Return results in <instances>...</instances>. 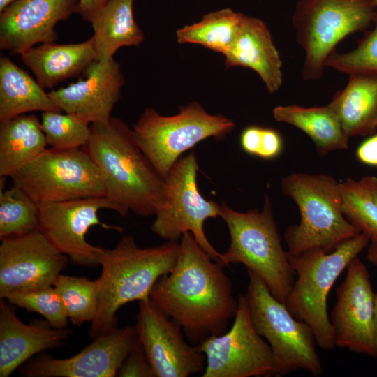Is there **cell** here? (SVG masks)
Returning <instances> with one entry per match:
<instances>
[{"mask_svg":"<svg viewBox=\"0 0 377 377\" xmlns=\"http://www.w3.org/2000/svg\"><path fill=\"white\" fill-rule=\"evenodd\" d=\"M173 269L153 286L149 297L198 345L227 331L238 300L223 265L213 260L191 232L181 237Z\"/></svg>","mask_w":377,"mask_h":377,"instance_id":"1","label":"cell"},{"mask_svg":"<svg viewBox=\"0 0 377 377\" xmlns=\"http://www.w3.org/2000/svg\"><path fill=\"white\" fill-rule=\"evenodd\" d=\"M96 164L106 197L122 216L155 215L166 202V182L137 145L133 130L111 117L91 124V135L82 147Z\"/></svg>","mask_w":377,"mask_h":377,"instance_id":"2","label":"cell"},{"mask_svg":"<svg viewBox=\"0 0 377 377\" xmlns=\"http://www.w3.org/2000/svg\"><path fill=\"white\" fill-rule=\"evenodd\" d=\"M177 242L151 247L138 246L131 235L124 236L110 249H104L98 278L100 297L90 336L96 337L117 327V311L124 304L147 299L156 282L169 273L179 254Z\"/></svg>","mask_w":377,"mask_h":377,"instance_id":"3","label":"cell"},{"mask_svg":"<svg viewBox=\"0 0 377 377\" xmlns=\"http://www.w3.org/2000/svg\"><path fill=\"white\" fill-rule=\"evenodd\" d=\"M220 217L228 226L230 244L219 263L223 266L243 264L265 282L275 298L284 303L295 274L282 247L269 197L265 195L260 211L238 212L223 202Z\"/></svg>","mask_w":377,"mask_h":377,"instance_id":"4","label":"cell"},{"mask_svg":"<svg viewBox=\"0 0 377 377\" xmlns=\"http://www.w3.org/2000/svg\"><path fill=\"white\" fill-rule=\"evenodd\" d=\"M281 186L300 213V223L284 232L287 252L317 249L331 252L360 233L343 214L340 183L333 177L293 172L282 179Z\"/></svg>","mask_w":377,"mask_h":377,"instance_id":"5","label":"cell"},{"mask_svg":"<svg viewBox=\"0 0 377 377\" xmlns=\"http://www.w3.org/2000/svg\"><path fill=\"white\" fill-rule=\"evenodd\" d=\"M369 243V237L360 232L331 252L318 249L287 252L297 278L284 304L293 317L311 327L322 349L336 347L327 309L329 293L342 272Z\"/></svg>","mask_w":377,"mask_h":377,"instance_id":"6","label":"cell"},{"mask_svg":"<svg viewBox=\"0 0 377 377\" xmlns=\"http://www.w3.org/2000/svg\"><path fill=\"white\" fill-rule=\"evenodd\" d=\"M235 128L233 120L211 114L193 101L172 116L146 108L134 124L133 133L140 149L165 179L185 151L207 138H225Z\"/></svg>","mask_w":377,"mask_h":377,"instance_id":"7","label":"cell"},{"mask_svg":"<svg viewBox=\"0 0 377 377\" xmlns=\"http://www.w3.org/2000/svg\"><path fill=\"white\" fill-rule=\"evenodd\" d=\"M246 271L249 282L245 296L250 317L256 331L272 348L279 376L297 370L320 376L323 367L311 327L293 317L257 274Z\"/></svg>","mask_w":377,"mask_h":377,"instance_id":"8","label":"cell"},{"mask_svg":"<svg viewBox=\"0 0 377 377\" xmlns=\"http://www.w3.org/2000/svg\"><path fill=\"white\" fill-rule=\"evenodd\" d=\"M371 0H300L293 16L297 40L305 51L302 77L318 79L337 43L374 22Z\"/></svg>","mask_w":377,"mask_h":377,"instance_id":"9","label":"cell"},{"mask_svg":"<svg viewBox=\"0 0 377 377\" xmlns=\"http://www.w3.org/2000/svg\"><path fill=\"white\" fill-rule=\"evenodd\" d=\"M11 179L38 204L106 196L98 170L82 148H46Z\"/></svg>","mask_w":377,"mask_h":377,"instance_id":"10","label":"cell"},{"mask_svg":"<svg viewBox=\"0 0 377 377\" xmlns=\"http://www.w3.org/2000/svg\"><path fill=\"white\" fill-rule=\"evenodd\" d=\"M199 170L194 151L181 157L165 177L166 202L155 214L151 230L159 237L177 242L185 232H191L211 258L219 262L222 253L208 240L204 224L208 219L220 216L221 205L205 199L197 185Z\"/></svg>","mask_w":377,"mask_h":377,"instance_id":"11","label":"cell"},{"mask_svg":"<svg viewBox=\"0 0 377 377\" xmlns=\"http://www.w3.org/2000/svg\"><path fill=\"white\" fill-rule=\"evenodd\" d=\"M231 328L197 345L206 357L202 377L279 376L278 364L269 343L255 329L245 294Z\"/></svg>","mask_w":377,"mask_h":377,"instance_id":"12","label":"cell"},{"mask_svg":"<svg viewBox=\"0 0 377 377\" xmlns=\"http://www.w3.org/2000/svg\"><path fill=\"white\" fill-rule=\"evenodd\" d=\"M38 207L39 230L58 251L77 265H100L105 249L89 244L85 237L91 226L99 225L121 233L124 230L99 220L98 213L103 209L121 214L119 207L106 196L42 203Z\"/></svg>","mask_w":377,"mask_h":377,"instance_id":"13","label":"cell"},{"mask_svg":"<svg viewBox=\"0 0 377 377\" xmlns=\"http://www.w3.org/2000/svg\"><path fill=\"white\" fill-rule=\"evenodd\" d=\"M137 338L156 377H188L203 373L206 357L196 345L150 298L138 301Z\"/></svg>","mask_w":377,"mask_h":377,"instance_id":"14","label":"cell"},{"mask_svg":"<svg viewBox=\"0 0 377 377\" xmlns=\"http://www.w3.org/2000/svg\"><path fill=\"white\" fill-rule=\"evenodd\" d=\"M346 269L344 280L336 288L337 302L331 313L335 345L375 357V292L370 274L358 256Z\"/></svg>","mask_w":377,"mask_h":377,"instance_id":"15","label":"cell"},{"mask_svg":"<svg viewBox=\"0 0 377 377\" xmlns=\"http://www.w3.org/2000/svg\"><path fill=\"white\" fill-rule=\"evenodd\" d=\"M0 294L54 286L68 258L38 229L1 240Z\"/></svg>","mask_w":377,"mask_h":377,"instance_id":"16","label":"cell"},{"mask_svg":"<svg viewBox=\"0 0 377 377\" xmlns=\"http://www.w3.org/2000/svg\"><path fill=\"white\" fill-rule=\"evenodd\" d=\"M137 341L135 326L101 334L74 356L57 359L44 353L22 369L27 377H114Z\"/></svg>","mask_w":377,"mask_h":377,"instance_id":"17","label":"cell"},{"mask_svg":"<svg viewBox=\"0 0 377 377\" xmlns=\"http://www.w3.org/2000/svg\"><path fill=\"white\" fill-rule=\"evenodd\" d=\"M79 11V0H15L0 12V48L20 55L54 42L56 24Z\"/></svg>","mask_w":377,"mask_h":377,"instance_id":"18","label":"cell"},{"mask_svg":"<svg viewBox=\"0 0 377 377\" xmlns=\"http://www.w3.org/2000/svg\"><path fill=\"white\" fill-rule=\"evenodd\" d=\"M84 73L85 80L48 94L61 111L79 115L90 124L105 122L121 98L125 80L120 66L114 58L96 60Z\"/></svg>","mask_w":377,"mask_h":377,"instance_id":"19","label":"cell"},{"mask_svg":"<svg viewBox=\"0 0 377 377\" xmlns=\"http://www.w3.org/2000/svg\"><path fill=\"white\" fill-rule=\"evenodd\" d=\"M68 329H57L45 320L23 323L13 304L0 302V377H8L36 354L64 344Z\"/></svg>","mask_w":377,"mask_h":377,"instance_id":"20","label":"cell"},{"mask_svg":"<svg viewBox=\"0 0 377 377\" xmlns=\"http://www.w3.org/2000/svg\"><path fill=\"white\" fill-rule=\"evenodd\" d=\"M225 66L247 67L258 73L269 93L282 85V62L267 24L260 19L244 15L237 35L223 54Z\"/></svg>","mask_w":377,"mask_h":377,"instance_id":"21","label":"cell"},{"mask_svg":"<svg viewBox=\"0 0 377 377\" xmlns=\"http://www.w3.org/2000/svg\"><path fill=\"white\" fill-rule=\"evenodd\" d=\"M43 88H51L76 77L97 60L94 38L71 44L44 43L20 54Z\"/></svg>","mask_w":377,"mask_h":377,"instance_id":"22","label":"cell"},{"mask_svg":"<svg viewBox=\"0 0 377 377\" xmlns=\"http://www.w3.org/2000/svg\"><path fill=\"white\" fill-rule=\"evenodd\" d=\"M349 75L346 87L329 105L349 138L373 135L377 131V74Z\"/></svg>","mask_w":377,"mask_h":377,"instance_id":"23","label":"cell"},{"mask_svg":"<svg viewBox=\"0 0 377 377\" xmlns=\"http://www.w3.org/2000/svg\"><path fill=\"white\" fill-rule=\"evenodd\" d=\"M47 146L34 114L0 121V177H12Z\"/></svg>","mask_w":377,"mask_h":377,"instance_id":"24","label":"cell"},{"mask_svg":"<svg viewBox=\"0 0 377 377\" xmlns=\"http://www.w3.org/2000/svg\"><path fill=\"white\" fill-rule=\"evenodd\" d=\"M33 111H60L48 93L8 57H0V121Z\"/></svg>","mask_w":377,"mask_h":377,"instance_id":"25","label":"cell"},{"mask_svg":"<svg viewBox=\"0 0 377 377\" xmlns=\"http://www.w3.org/2000/svg\"><path fill=\"white\" fill-rule=\"evenodd\" d=\"M133 1L110 0L91 22L98 61L111 59L118 49L144 41V34L134 18Z\"/></svg>","mask_w":377,"mask_h":377,"instance_id":"26","label":"cell"},{"mask_svg":"<svg viewBox=\"0 0 377 377\" xmlns=\"http://www.w3.org/2000/svg\"><path fill=\"white\" fill-rule=\"evenodd\" d=\"M273 116L276 121L290 124L308 135L320 155L348 147L349 137L329 104L311 108L279 105L274 108Z\"/></svg>","mask_w":377,"mask_h":377,"instance_id":"27","label":"cell"},{"mask_svg":"<svg viewBox=\"0 0 377 377\" xmlns=\"http://www.w3.org/2000/svg\"><path fill=\"white\" fill-rule=\"evenodd\" d=\"M244 15L229 8L207 13L199 22L177 29V42L200 45L223 54L233 43Z\"/></svg>","mask_w":377,"mask_h":377,"instance_id":"28","label":"cell"},{"mask_svg":"<svg viewBox=\"0 0 377 377\" xmlns=\"http://www.w3.org/2000/svg\"><path fill=\"white\" fill-rule=\"evenodd\" d=\"M38 228V204L17 186L1 190L0 239L22 236Z\"/></svg>","mask_w":377,"mask_h":377,"instance_id":"29","label":"cell"},{"mask_svg":"<svg viewBox=\"0 0 377 377\" xmlns=\"http://www.w3.org/2000/svg\"><path fill=\"white\" fill-rule=\"evenodd\" d=\"M62 300L68 320L80 326L94 319L99 302L98 279L90 280L60 274L54 284Z\"/></svg>","mask_w":377,"mask_h":377,"instance_id":"30","label":"cell"},{"mask_svg":"<svg viewBox=\"0 0 377 377\" xmlns=\"http://www.w3.org/2000/svg\"><path fill=\"white\" fill-rule=\"evenodd\" d=\"M340 191L345 217L377 244V202L369 189L360 179L348 178L340 183Z\"/></svg>","mask_w":377,"mask_h":377,"instance_id":"31","label":"cell"},{"mask_svg":"<svg viewBox=\"0 0 377 377\" xmlns=\"http://www.w3.org/2000/svg\"><path fill=\"white\" fill-rule=\"evenodd\" d=\"M40 123L47 145L52 148H82L90 138L91 124L75 114L43 112Z\"/></svg>","mask_w":377,"mask_h":377,"instance_id":"32","label":"cell"},{"mask_svg":"<svg viewBox=\"0 0 377 377\" xmlns=\"http://www.w3.org/2000/svg\"><path fill=\"white\" fill-rule=\"evenodd\" d=\"M0 297L14 306L42 315L54 328L63 329L67 325L68 318L61 297L54 286L6 292L1 293Z\"/></svg>","mask_w":377,"mask_h":377,"instance_id":"33","label":"cell"},{"mask_svg":"<svg viewBox=\"0 0 377 377\" xmlns=\"http://www.w3.org/2000/svg\"><path fill=\"white\" fill-rule=\"evenodd\" d=\"M374 22V28L358 42L356 48L346 53L334 51L327 58L325 66L348 74H377V9Z\"/></svg>","mask_w":377,"mask_h":377,"instance_id":"34","label":"cell"},{"mask_svg":"<svg viewBox=\"0 0 377 377\" xmlns=\"http://www.w3.org/2000/svg\"><path fill=\"white\" fill-rule=\"evenodd\" d=\"M120 377H156L138 338L118 370Z\"/></svg>","mask_w":377,"mask_h":377,"instance_id":"35","label":"cell"},{"mask_svg":"<svg viewBox=\"0 0 377 377\" xmlns=\"http://www.w3.org/2000/svg\"><path fill=\"white\" fill-rule=\"evenodd\" d=\"M283 147V139L278 131L270 128H262L257 157L263 159L274 158L280 155Z\"/></svg>","mask_w":377,"mask_h":377,"instance_id":"36","label":"cell"},{"mask_svg":"<svg viewBox=\"0 0 377 377\" xmlns=\"http://www.w3.org/2000/svg\"><path fill=\"white\" fill-rule=\"evenodd\" d=\"M355 155L362 163L377 167V133L363 141L357 147Z\"/></svg>","mask_w":377,"mask_h":377,"instance_id":"37","label":"cell"},{"mask_svg":"<svg viewBox=\"0 0 377 377\" xmlns=\"http://www.w3.org/2000/svg\"><path fill=\"white\" fill-rule=\"evenodd\" d=\"M261 131V126L254 125L249 126L242 131L240 145L246 153L256 156Z\"/></svg>","mask_w":377,"mask_h":377,"instance_id":"38","label":"cell"},{"mask_svg":"<svg viewBox=\"0 0 377 377\" xmlns=\"http://www.w3.org/2000/svg\"><path fill=\"white\" fill-rule=\"evenodd\" d=\"M110 0H79V14L91 22Z\"/></svg>","mask_w":377,"mask_h":377,"instance_id":"39","label":"cell"},{"mask_svg":"<svg viewBox=\"0 0 377 377\" xmlns=\"http://www.w3.org/2000/svg\"><path fill=\"white\" fill-rule=\"evenodd\" d=\"M360 180L369 189L377 202V176H364Z\"/></svg>","mask_w":377,"mask_h":377,"instance_id":"40","label":"cell"},{"mask_svg":"<svg viewBox=\"0 0 377 377\" xmlns=\"http://www.w3.org/2000/svg\"><path fill=\"white\" fill-rule=\"evenodd\" d=\"M366 258L371 264L377 267V244L369 243Z\"/></svg>","mask_w":377,"mask_h":377,"instance_id":"41","label":"cell"},{"mask_svg":"<svg viewBox=\"0 0 377 377\" xmlns=\"http://www.w3.org/2000/svg\"><path fill=\"white\" fill-rule=\"evenodd\" d=\"M374 335L375 343V358L377 359V290L375 292V305L374 315Z\"/></svg>","mask_w":377,"mask_h":377,"instance_id":"42","label":"cell"},{"mask_svg":"<svg viewBox=\"0 0 377 377\" xmlns=\"http://www.w3.org/2000/svg\"><path fill=\"white\" fill-rule=\"evenodd\" d=\"M15 0H0V12Z\"/></svg>","mask_w":377,"mask_h":377,"instance_id":"43","label":"cell"},{"mask_svg":"<svg viewBox=\"0 0 377 377\" xmlns=\"http://www.w3.org/2000/svg\"><path fill=\"white\" fill-rule=\"evenodd\" d=\"M373 3L376 6V7L377 8V0H371Z\"/></svg>","mask_w":377,"mask_h":377,"instance_id":"44","label":"cell"}]
</instances>
